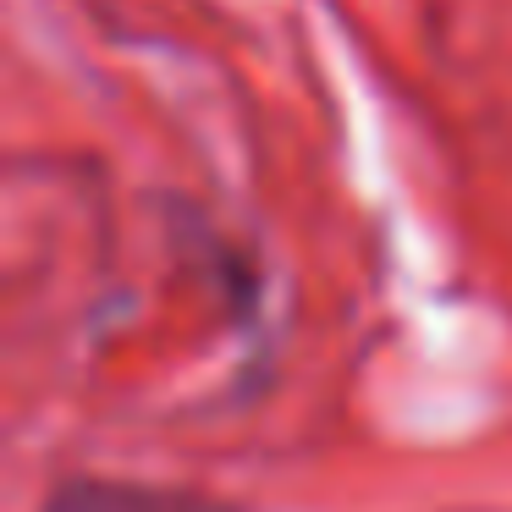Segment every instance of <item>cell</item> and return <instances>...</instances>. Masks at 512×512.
Wrapping results in <instances>:
<instances>
[{
  "mask_svg": "<svg viewBox=\"0 0 512 512\" xmlns=\"http://www.w3.org/2000/svg\"><path fill=\"white\" fill-rule=\"evenodd\" d=\"M39 512H248V507L221 501V496H204V490H182V485L78 474V479H61Z\"/></svg>",
  "mask_w": 512,
  "mask_h": 512,
  "instance_id": "cell-1",
  "label": "cell"
}]
</instances>
